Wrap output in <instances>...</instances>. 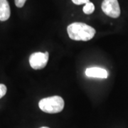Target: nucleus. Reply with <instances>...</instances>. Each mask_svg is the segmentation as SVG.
Masks as SVG:
<instances>
[{"instance_id": "1", "label": "nucleus", "mask_w": 128, "mask_h": 128, "mask_svg": "<svg viewBox=\"0 0 128 128\" xmlns=\"http://www.w3.org/2000/svg\"><path fill=\"white\" fill-rule=\"evenodd\" d=\"M67 32L68 36L74 41H89L96 34L94 28L81 22L70 24L67 27Z\"/></svg>"}, {"instance_id": "2", "label": "nucleus", "mask_w": 128, "mask_h": 128, "mask_svg": "<svg viewBox=\"0 0 128 128\" xmlns=\"http://www.w3.org/2000/svg\"><path fill=\"white\" fill-rule=\"evenodd\" d=\"M65 102L64 99L58 96H51L41 99L38 102L39 108L43 112L54 114L64 110Z\"/></svg>"}, {"instance_id": "3", "label": "nucleus", "mask_w": 128, "mask_h": 128, "mask_svg": "<svg viewBox=\"0 0 128 128\" xmlns=\"http://www.w3.org/2000/svg\"><path fill=\"white\" fill-rule=\"evenodd\" d=\"M49 58L48 52L41 53L36 52L32 54L29 57V64L34 70H41L45 68Z\"/></svg>"}, {"instance_id": "4", "label": "nucleus", "mask_w": 128, "mask_h": 128, "mask_svg": "<svg viewBox=\"0 0 128 128\" xmlns=\"http://www.w3.org/2000/svg\"><path fill=\"white\" fill-rule=\"evenodd\" d=\"M102 10L112 18H118L120 15V8L118 0H104L102 3Z\"/></svg>"}, {"instance_id": "5", "label": "nucleus", "mask_w": 128, "mask_h": 128, "mask_svg": "<svg viewBox=\"0 0 128 128\" xmlns=\"http://www.w3.org/2000/svg\"><path fill=\"white\" fill-rule=\"evenodd\" d=\"M86 76L89 78H96L105 79L108 77V71L100 67H90L86 70Z\"/></svg>"}, {"instance_id": "6", "label": "nucleus", "mask_w": 128, "mask_h": 128, "mask_svg": "<svg viewBox=\"0 0 128 128\" xmlns=\"http://www.w3.org/2000/svg\"><path fill=\"white\" fill-rule=\"evenodd\" d=\"M10 14L11 11L8 1L0 0V21H6L10 17Z\"/></svg>"}, {"instance_id": "7", "label": "nucleus", "mask_w": 128, "mask_h": 128, "mask_svg": "<svg viewBox=\"0 0 128 128\" xmlns=\"http://www.w3.org/2000/svg\"><path fill=\"white\" fill-rule=\"evenodd\" d=\"M82 10H83V12L86 14H91L95 11V6L92 2H89L85 4Z\"/></svg>"}, {"instance_id": "8", "label": "nucleus", "mask_w": 128, "mask_h": 128, "mask_svg": "<svg viewBox=\"0 0 128 128\" xmlns=\"http://www.w3.org/2000/svg\"><path fill=\"white\" fill-rule=\"evenodd\" d=\"M7 91V88L4 84H0V99L2 98L6 95Z\"/></svg>"}, {"instance_id": "9", "label": "nucleus", "mask_w": 128, "mask_h": 128, "mask_svg": "<svg viewBox=\"0 0 128 128\" xmlns=\"http://www.w3.org/2000/svg\"><path fill=\"white\" fill-rule=\"evenodd\" d=\"M14 2H15V4L17 7L22 8L24 6L26 0H14Z\"/></svg>"}, {"instance_id": "10", "label": "nucleus", "mask_w": 128, "mask_h": 128, "mask_svg": "<svg viewBox=\"0 0 128 128\" xmlns=\"http://www.w3.org/2000/svg\"><path fill=\"white\" fill-rule=\"evenodd\" d=\"M73 3L77 5H80V4H86L88 2H90V0H72Z\"/></svg>"}, {"instance_id": "11", "label": "nucleus", "mask_w": 128, "mask_h": 128, "mask_svg": "<svg viewBox=\"0 0 128 128\" xmlns=\"http://www.w3.org/2000/svg\"><path fill=\"white\" fill-rule=\"evenodd\" d=\"M41 128H48V127H41Z\"/></svg>"}]
</instances>
